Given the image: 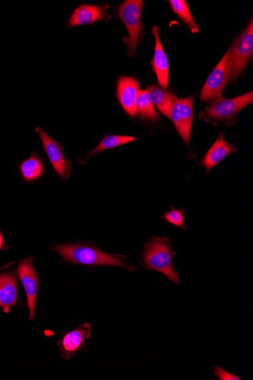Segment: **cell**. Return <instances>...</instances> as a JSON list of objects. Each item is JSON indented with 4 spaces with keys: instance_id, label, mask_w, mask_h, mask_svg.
Instances as JSON below:
<instances>
[{
    "instance_id": "cell-1",
    "label": "cell",
    "mask_w": 253,
    "mask_h": 380,
    "mask_svg": "<svg viewBox=\"0 0 253 380\" xmlns=\"http://www.w3.org/2000/svg\"><path fill=\"white\" fill-rule=\"evenodd\" d=\"M58 252L63 258L75 264L87 265V266H112L122 267L126 270L134 271L135 268L124 258L110 255L100 249L82 244H67L55 246L53 248Z\"/></svg>"
},
{
    "instance_id": "cell-2",
    "label": "cell",
    "mask_w": 253,
    "mask_h": 380,
    "mask_svg": "<svg viewBox=\"0 0 253 380\" xmlns=\"http://www.w3.org/2000/svg\"><path fill=\"white\" fill-rule=\"evenodd\" d=\"M176 255V253L171 250L168 238L154 237L145 246L141 263L144 268L163 273L170 281L178 285V273L172 264V258Z\"/></svg>"
},
{
    "instance_id": "cell-3",
    "label": "cell",
    "mask_w": 253,
    "mask_h": 380,
    "mask_svg": "<svg viewBox=\"0 0 253 380\" xmlns=\"http://www.w3.org/2000/svg\"><path fill=\"white\" fill-rule=\"evenodd\" d=\"M252 101V91L233 99L220 97L213 101L211 106L205 107L200 117L213 125H232L236 122L238 112L251 105Z\"/></svg>"
},
{
    "instance_id": "cell-4",
    "label": "cell",
    "mask_w": 253,
    "mask_h": 380,
    "mask_svg": "<svg viewBox=\"0 0 253 380\" xmlns=\"http://www.w3.org/2000/svg\"><path fill=\"white\" fill-rule=\"evenodd\" d=\"M227 63L228 83L233 82L242 73L252 58L253 53V21L252 18L249 27L236 38L230 48Z\"/></svg>"
},
{
    "instance_id": "cell-5",
    "label": "cell",
    "mask_w": 253,
    "mask_h": 380,
    "mask_svg": "<svg viewBox=\"0 0 253 380\" xmlns=\"http://www.w3.org/2000/svg\"><path fill=\"white\" fill-rule=\"evenodd\" d=\"M143 3L142 0H128L117 8L118 16L128 30L129 37L124 41L128 44L130 57L134 56L141 39Z\"/></svg>"
},
{
    "instance_id": "cell-6",
    "label": "cell",
    "mask_w": 253,
    "mask_h": 380,
    "mask_svg": "<svg viewBox=\"0 0 253 380\" xmlns=\"http://www.w3.org/2000/svg\"><path fill=\"white\" fill-rule=\"evenodd\" d=\"M194 97L176 98L172 103L170 120L173 122L183 142L190 144L193 120Z\"/></svg>"
},
{
    "instance_id": "cell-7",
    "label": "cell",
    "mask_w": 253,
    "mask_h": 380,
    "mask_svg": "<svg viewBox=\"0 0 253 380\" xmlns=\"http://www.w3.org/2000/svg\"><path fill=\"white\" fill-rule=\"evenodd\" d=\"M229 53L230 50L227 51L220 63L207 78L200 96L202 101L212 102L222 97L228 83L227 63Z\"/></svg>"
},
{
    "instance_id": "cell-8",
    "label": "cell",
    "mask_w": 253,
    "mask_h": 380,
    "mask_svg": "<svg viewBox=\"0 0 253 380\" xmlns=\"http://www.w3.org/2000/svg\"><path fill=\"white\" fill-rule=\"evenodd\" d=\"M18 274L27 294V304L30 312V320H33L34 317H36L39 280L37 273L33 267V258L31 257L20 262Z\"/></svg>"
},
{
    "instance_id": "cell-9",
    "label": "cell",
    "mask_w": 253,
    "mask_h": 380,
    "mask_svg": "<svg viewBox=\"0 0 253 380\" xmlns=\"http://www.w3.org/2000/svg\"><path fill=\"white\" fill-rule=\"evenodd\" d=\"M38 133L44 151L47 153L50 162L56 174L63 179H68L72 170L70 161L65 156L63 145L54 141L47 133L41 130L36 129Z\"/></svg>"
},
{
    "instance_id": "cell-10",
    "label": "cell",
    "mask_w": 253,
    "mask_h": 380,
    "mask_svg": "<svg viewBox=\"0 0 253 380\" xmlns=\"http://www.w3.org/2000/svg\"><path fill=\"white\" fill-rule=\"evenodd\" d=\"M92 336V327L84 324L68 332L59 341L58 344L63 359H71L85 347V342Z\"/></svg>"
},
{
    "instance_id": "cell-11",
    "label": "cell",
    "mask_w": 253,
    "mask_h": 380,
    "mask_svg": "<svg viewBox=\"0 0 253 380\" xmlns=\"http://www.w3.org/2000/svg\"><path fill=\"white\" fill-rule=\"evenodd\" d=\"M140 84L132 77H120L117 84V97L120 105L129 116L136 117V100L139 95Z\"/></svg>"
},
{
    "instance_id": "cell-12",
    "label": "cell",
    "mask_w": 253,
    "mask_h": 380,
    "mask_svg": "<svg viewBox=\"0 0 253 380\" xmlns=\"http://www.w3.org/2000/svg\"><path fill=\"white\" fill-rule=\"evenodd\" d=\"M107 17L104 6L97 5H82L77 7L68 22V28L94 24Z\"/></svg>"
},
{
    "instance_id": "cell-13",
    "label": "cell",
    "mask_w": 253,
    "mask_h": 380,
    "mask_svg": "<svg viewBox=\"0 0 253 380\" xmlns=\"http://www.w3.org/2000/svg\"><path fill=\"white\" fill-rule=\"evenodd\" d=\"M152 33L156 38V48L154 60L151 62L154 72L156 74L158 82L164 89L168 85V60L166 53L163 48L158 36V28L154 26Z\"/></svg>"
},
{
    "instance_id": "cell-14",
    "label": "cell",
    "mask_w": 253,
    "mask_h": 380,
    "mask_svg": "<svg viewBox=\"0 0 253 380\" xmlns=\"http://www.w3.org/2000/svg\"><path fill=\"white\" fill-rule=\"evenodd\" d=\"M224 136L222 133L220 134L210 151L202 159L201 163L206 169H212L227 155L237 151V148L225 140Z\"/></svg>"
},
{
    "instance_id": "cell-15",
    "label": "cell",
    "mask_w": 253,
    "mask_h": 380,
    "mask_svg": "<svg viewBox=\"0 0 253 380\" xmlns=\"http://www.w3.org/2000/svg\"><path fill=\"white\" fill-rule=\"evenodd\" d=\"M18 299L17 282L13 273L0 275V307L8 312Z\"/></svg>"
},
{
    "instance_id": "cell-16",
    "label": "cell",
    "mask_w": 253,
    "mask_h": 380,
    "mask_svg": "<svg viewBox=\"0 0 253 380\" xmlns=\"http://www.w3.org/2000/svg\"><path fill=\"white\" fill-rule=\"evenodd\" d=\"M146 90L151 95L154 105L170 119L171 105L177 97L170 90L156 85L149 86Z\"/></svg>"
},
{
    "instance_id": "cell-17",
    "label": "cell",
    "mask_w": 253,
    "mask_h": 380,
    "mask_svg": "<svg viewBox=\"0 0 253 380\" xmlns=\"http://www.w3.org/2000/svg\"><path fill=\"white\" fill-rule=\"evenodd\" d=\"M21 174L26 181L31 182L42 177L44 164L37 154H33L20 166Z\"/></svg>"
},
{
    "instance_id": "cell-18",
    "label": "cell",
    "mask_w": 253,
    "mask_h": 380,
    "mask_svg": "<svg viewBox=\"0 0 253 380\" xmlns=\"http://www.w3.org/2000/svg\"><path fill=\"white\" fill-rule=\"evenodd\" d=\"M136 113L146 121H157L159 119V115L156 111L151 95L146 90L139 91L136 100Z\"/></svg>"
},
{
    "instance_id": "cell-19",
    "label": "cell",
    "mask_w": 253,
    "mask_h": 380,
    "mask_svg": "<svg viewBox=\"0 0 253 380\" xmlns=\"http://www.w3.org/2000/svg\"><path fill=\"white\" fill-rule=\"evenodd\" d=\"M136 138L131 136L107 135L101 142L82 159L87 161L92 156L104 152L106 149L119 147L135 141Z\"/></svg>"
},
{
    "instance_id": "cell-20",
    "label": "cell",
    "mask_w": 253,
    "mask_h": 380,
    "mask_svg": "<svg viewBox=\"0 0 253 380\" xmlns=\"http://www.w3.org/2000/svg\"><path fill=\"white\" fill-rule=\"evenodd\" d=\"M172 10L178 16V17L188 26L193 33L199 32V26L195 23L189 9V6L185 0H170L168 1Z\"/></svg>"
},
{
    "instance_id": "cell-21",
    "label": "cell",
    "mask_w": 253,
    "mask_h": 380,
    "mask_svg": "<svg viewBox=\"0 0 253 380\" xmlns=\"http://www.w3.org/2000/svg\"><path fill=\"white\" fill-rule=\"evenodd\" d=\"M163 220L183 229H186L185 216L181 210L172 209L163 216Z\"/></svg>"
},
{
    "instance_id": "cell-22",
    "label": "cell",
    "mask_w": 253,
    "mask_h": 380,
    "mask_svg": "<svg viewBox=\"0 0 253 380\" xmlns=\"http://www.w3.org/2000/svg\"><path fill=\"white\" fill-rule=\"evenodd\" d=\"M215 374L217 379L220 380H239V377L233 374L229 373L223 369L221 366H217L215 370Z\"/></svg>"
},
{
    "instance_id": "cell-23",
    "label": "cell",
    "mask_w": 253,
    "mask_h": 380,
    "mask_svg": "<svg viewBox=\"0 0 253 380\" xmlns=\"http://www.w3.org/2000/svg\"><path fill=\"white\" fill-rule=\"evenodd\" d=\"M4 246V237L1 233H0V250H1Z\"/></svg>"
}]
</instances>
